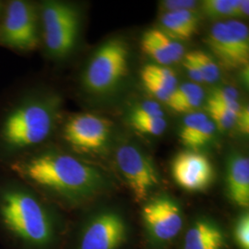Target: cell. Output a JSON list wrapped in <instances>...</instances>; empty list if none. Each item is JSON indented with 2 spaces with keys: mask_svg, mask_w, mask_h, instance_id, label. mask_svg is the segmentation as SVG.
<instances>
[{
  "mask_svg": "<svg viewBox=\"0 0 249 249\" xmlns=\"http://www.w3.org/2000/svg\"><path fill=\"white\" fill-rule=\"evenodd\" d=\"M206 110V114L213 122L216 129H219L222 132H225L234 126L237 115L231 113L229 110L209 100H207Z\"/></svg>",
  "mask_w": 249,
  "mask_h": 249,
  "instance_id": "cell-20",
  "label": "cell"
},
{
  "mask_svg": "<svg viewBox=\"0 0 249 249\" xmlns=\"http://www.w3.org/2000/svg\"><path fill=\"white\" fill-rule=\"evenodd\" d=\"M224 237L220 229L205 221L196 222L185 236L184 249H222Z\"/></svg>",
  "mask_w": 249,
  "mask_h": 249,
  "instance_id": "cell-15",
  "label": "cell"
},
{
  "mask_svg": "<svg viewBox=\"0 0 249 249\" xmlns=\"http://www.w3.org/2000/svg\"><path fill=\"white\" fill-rule=\"evenodd\" d=\"M142 80H149L162 85L174 92L178 88V81L176 73L168 67L158 64H149L142 71Z\"/></svg>",
  "mask_w": 249,
  "mask_h": 249,
  "instance_id": "cell-18",
  "label": "cell"
},
{
  "mask_svg": "<svg viewBox=\"0 0 249 249\" xmlns=\"http://www.w3.org/2000/svg\"><path fill=\"white\" fill-rule=\"evenodd\" d=\"M205 42L217 63L225 69L231 71L249 67V28L240 20L214 23Z\"/></svg>",
  "mask_w": 249,
  "mask_h": 249,
  "instance_id": "cell-8",
  "label": "cell"
},
{
  "mask_svg": "<svg viewBox=\"0 0 249 249\" xmlns=\"http://www.w3.org/2000/svg\"><path fill=\"white\" fill-rule=\"evenodd\" d=\"M194 60L201 75L203 83H214L220 79V67L213 56L203 51H192Z\"/></svg>",
  "mask_w": 249,
  "mask_h": 249,
  "instance_id": "cell-19",
  "label": "cell"
},
{
  "mask_svg": "<svg viewBox=\"0 0 249 249\" xmlns=\"http://www.w3.org/2000/svg\"><path fill=\"white\" fill-rule=\"evenodd\" d=\"M35 189L69 205H80L97 195L106 180L96 167L52 142L12 160L5 167Z\"/></svg>",
  "mask_w": 249,
  "mask_h": 249,
  "instance_id": "cell-2",
  "label": "cell"
},
{
  "mask_svg": "<svg viewBox=\"0 0 249 249\" xmlns=\"http://www.w3.org/2000/svg\"><path fill=\"white\" fill-rule=\"evenodd\" d=\"M63 116L58 89L24 78L12 84L0 97V168L52 142Z\"/></svg>",
  "mask_w": 249,
  "mask_h": 249,
  "instance_id": "cell-1",
  "label": "cell"
},
{
  "mask_svg": "<svg viewBox=\"0 0 249 249\" xmlns=\"http://www.w3.org/2000/svg\"><path fill=\"white\" fill-rule=\"evenodd\" d=\"M116 165L137 202L147 199L159 184V174L151 158L137 146L124 144L116 150Z\"/></svg>",
  "mask_w": 249,
  "mask_h": 249,
  "instance_id": "cell-9",
  "label": "cell"
},
{
  "mask_svg": "<svg viewBox=\"0 0 249 249\" xmlns=\"http://www.w3.org/2000/svg\"><path fill=\"white\" fill-rule=\"evenodd\" d=\"M129 124L140 133L159 136L167 128V121L164 117L129 118Z\"/></svg>",
  "mask_w": 249,
  "mask_h": 249,
  "instance_id": "cell-22",
  "label": "cell"
},
{
  "mask_svg": "<svg viewBox=\"0 0 249 249\" xmlns=\"http://www.w3.org/2000/svg\"><path fill=\"white\" fill-rule=\"evenodd\" d=\"M208 118V115L200 111L187 114V116L184 117L179 131V139L184 146L188 142V140L196 133L199 126L203 124V122Z\"/></svg>",
  "mask_w": 249,
  "mask_h": 249,
  "instance_id": "cell-23",
  "label": "cell"
},
{
  "mask_svg": "<svg viewBox=\"0 0 249 249\" xmlns=\"http://www.w3.org/2000/svg\"><path fill=\"white\" fill-rule=\"evenodd\" d=\"M41 27L40 48L51 62H66L80 45L83 10L79 4L63 0L38 2Z\"/></svg>",
  "mask_w": 249,
  "mask_h": 249,
  "instance_id": "cell-4",
  "label": "cell"
},
{
  "mask_svg": "<svg viewBox=\"0 0 249 249\" xmlns=\"http://www.w3.org/2000/svg\"><path fill=\"white\" fill-rule=\"evenodd\" d=\"M5 171L8 177L0 178V223L28 249L48 248L55 234L50 210L38 192Z\"/></svg>",
  "mask_w": 249,
  "mask_h": 249,
  "instance_id": "cell-3",
  "label": "cell"
},
{
  "mask_svg": "<svg viewBox=\"0 0 249 249\" xmlns=\"http://www.w3.org/2000/svg\"><path fill=\"white\" fill-rule=\"evenodd\" d=\"M204 96H193L187 98L171 100L166 105L175 112L182 114H190L196 112L203 103Z\"/></svg>",
  "mask_w": 249,
  "mask_h": 249,
  "instance_id": "cell-26",
  "label": "cell"
},
{
  "mask_svg": "<svg viewBox=\"0 0 249 249\" xmlns=\"http://www.w3.org/2000/svg\"><path fill=\"white\" fill-rule=\"evenodd\" d=\"M234 237L241 249H249V215L244 213L235 224Z\"/></svg>",
  "mask_w": 249,
  "mask_h": 249,
  "instance_id": "cell-27",
  "label": "cell"
},
{
  "mask_svg": "<svg viewBox=\"0 0 249 249\" xmlns=\"http://www.w3.org/2000/svg\"><path fill=\"white\" fill-rule=\"evenodd\" d=\"M197 2L193 0H165L160 3V9L162 13L176 12L180 10H195Z\"/></svg>",
  "mask_w": 249,
  "mask_h": 249,
  "instance_id": "cell-28",
  "label": "cell"
},
{
  "mask_svg": "<svg viewBox=\"0 0 249 249\" xmlns=\"http://www.w3.org/2000/svg\"><path fill=\"white\" fill-rule=\"evenodd\" d=\"M4 2H5V0H0V14L2 12L3 7H4Z\"/></svg>",
  "mask_w": 249,
  "mask_h": 249,
  "instance_id": "cell-32",
  "label": "cell"
},
{
  "mask_svg": "<svg viewBox=\"0 0 249 249\" xmlns=\"http://www.w3.org/2000/svg\"><path fill=\"white\" fill-rule=\"evenodd\" d=\"M201 13L212 18H247L249 0H205L200 3Z\"/></svg>",
  "mask_w": 249,
  "mask_h": 249,
  "instance_id": "cell-16",
  "label": "cell"
},
{
  "mask_svg": "<svg viewBox=\"0 0 249 249\" xmlns=\"http://www.w3.org/2000/svg\"><path fill=\"white\" fill-rule=\"evenodd\" d=\"M39 4L32 0H5L0 14V47L19 55L40 48Z\"/></svg>",
  "mask_w": 249,
  "mask_h": 249,
  "instance_id": "cell-6",
  "label": "cell"
},
{
  "mask_svg": "<svg viewBox=\"0 0 249 249\" xmlns=\"http://www.w3.org/2000/svg\"><path fill=\"white\" fill-rule=\"evenodd\" d=\"M241 134L248 136L249 133V107H241L240 111L236 116L235 124Z\"/></svg>",
  "mask_w": 249,
  "mask_h": 249,
  "instance_id": "cell-31",
  "label": "cell"
},
{
  "mask_svg": "<svg viewBox=\"0 0 249 249\" xmlns=\"http://www.w3.org/2000/svg\"><path fill=\"white\" fill-rule=\"evenodd\" d=\"M182 64L183 67L185 69V71L187 72L189 78L193 80V82H195L196 84H200L203 83V80L201 78V75L198 71V69L196 67V62L194 60L193 54L191 52L185 53V55L182 58Z\"/></svg>",
  "mask_w": 249,
  "mask_h": 249,
  "instance_id": "cell-30",
  "label": "cell"
},
{
  "mask_svg": "<svg viewBox=\"0 0 249 249\" xmlns=\"http://www.w3.org/2000/svg\"><path fill=\"white\" fill-rule=\"evenodd\" d=\"M125 234V224L118 214L102 213L86 225L78 249H117L123 244Z\"/></svg>",
  "mask_w": 249,
  "mask_h": 249,
  "instance_id": "cell-12",
  "label": "cell"
},
{
  "mask_svg": "<svg viewBox=\"0 0 249 249\" xmlns=\"http://www.w3.org/2000/svg\"><path fill=\"white\" fill-rule=\"evenodd\" d=\"M172 176L176 183L190 192L203 191L211 186L214 169L210 159L194 150L181 151L172 161Z\"/></svg>",
  "mask_w": 249,
  "mask_h": 249,
  "instance_id": "cell-10",
  "label": "cell"
},
{
  "mask_svg": "<svg viewBox=\"0 0 249 249\" xmlns=\"http://www.w3.org/2000/svg\"><path fill=\"white\" fill-rule=\"evenodd\" d=\"M161 30L176 40H188L197 32L200 15L196 10L161 13Z\"/></svg>",
  "mask_w": 249,
  "mask_h": 249,
  "instance_id": "cell-14",
  "label": "cell"
},
{
  "mask_svg": "<svg viewBox=\"0 0 249 249\" xmlns=\"http://www.w3.org/2000/svg\"><path fill=\"white\" fill-rule=\"evenodd\" d=\"M141 45L143 53L150 56L156 64L164 67H168L169 65L175 64L169 52L158 40L155 34V29L148 30L144 33Z\"/></svg>",
  "mask_w": 249,
  "mask_h": 249,
  "instance_id": "cell-17",
  "label": "cell"
},
{
  "mask_svg": "<svg viewBox=\"0 0 249 249\" xmlns=\"http://www.w3.org/2000/svg\"><path fill=\"white\" fill-rule=\"evenodd\" d=\"M112 123L90 112L63 116L54 137L64 150L81 158L104 151L109 142Z\"/></svg>",
  "mask_w": 249,
  "mask_h": 249,
  "instance_id": "cell-7",
  "label": "cell"
},
{
  "mask_svg": "<svg viewBox=\"0 0 249 249\" xmlns=\"http://www.w3.org/2000/svg\"><path fill=\"white\" fill-rule=\"evenodd\" d=\"M226 185L231 201L241 208L249 206V160L242 154H232L227 161Z\"/></svg>",
  "mask_w": 249,
  "mask_h": 249,
  "instance_id": "cell-13",
  "label": "cell"
},
{
  "mask_svg": "<svg viewBox=\"0 0 249 249\" xmlns=\"http://www.w3.org/2000/svg\"><path fill=\"white\" fill-rule=\"evenodd\" d=\"M216 126L213 124V122L208 118L203 124L199 126V128L196 131L186 143V147L189 150H196L205 145H207L213 139L214 135L216 132Z\"/></svg>",
  "mask_w": 249,
  "mask_h": 249,
  "instance_id": "cell-24",
  "label": "cell"
},
{
  "mask_svg": "<svg viewBox=\"0 0 249 249\" xmlns=\"http://www.w3.org/2000/svg\"><path fill=\"white\" fill-rule=\"evenodd\" d=\"M128 63L129 50L124 40L113 38L102 44L80 71V93L91 98L114 91L126 76Z\"/></svg>",
  "mask_w": 249,
  "mask_h": 249,
  "instance_id": "cell-5",
  "label": "cell"
},
{
  "mask_svg": "<svg viewBox=\"0 0 249 249\" xmlns=\"http://www.w3.org/2000/svg\"><path fill=\"white\" fill-rule=\"evenodd\" d=\"M142 80L144 88L151 95H152L156 100L160 101V102H164L165 104H167V102L169 101L170 97L173 93L172 91H170L169 89H166L162 85L158 84L154 81L149 80Z\"/></svg>",
  "mask_w": 249,
  "mask_h": 249,
  "instance_id": "cell-29",
  "label": "cell"
},
{
  "mask_svg": "<svg viewBox=\"0 0 249 249\" xmlns=\"http://www.w3.org/2000/svg\"><path fill=\"white\" fill-rule=\"evenodd\" d=\"M143 221L156 240L174 239L183 226V217L178 203L167 196L152 199L143 207Z\"/></svg>",
  "mask_w": 249,
  "mask_h": 249,
  "instance_id": "cell-11",
  "label": "cell"
},
{
  "mask_svg": "<svg viewBox=\"0 0 249 249\" xmlns=\"http://www.w3.org/2000/svg\"><path fill=\"white\" fill-rule=\"evenodd\" d=\"M164 117V113L160 105L154 101H145L134 107L129 118H149Z\"/></svg>",
  "mask_w": 249,
  "mask_h": 249,
  "instance_id": "cell-25",
  "label": "cell"
},
{
  "mask_svg": "<svg viewBox=\"0 0 249 249\" xmlns=\"http://www.w3.org/2000/svg\"><path fill=\"white\" fill-rule=\"evenodd\" d=\"M207 100L213 101L232 113L238 114L241 109L239 93L232 87H216L212 89Z\"/></svg>",
  "mask_w": 249,
  "mask_h": 249,
  "instance_id": "cell-21",
  "label": "cell"
}]
</instances>
